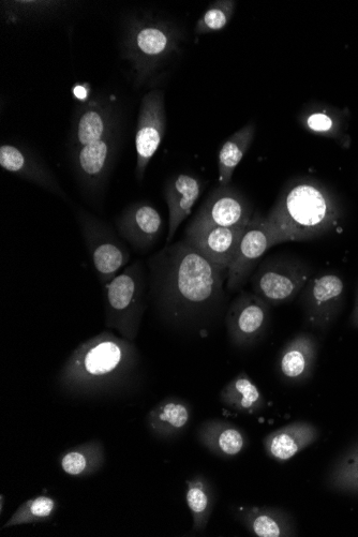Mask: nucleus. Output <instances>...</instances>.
Segmentation results:
<instances>
[{
    "label": "nucleus",
    "instance_id": "obj_1",
    "mask_svg": "<svg viewBox=\"0 0 358 537\" xmlns=\"http://www.w3.org/2000/svg\"><path fill=\"white\" fill-rule=\"evenodd\" d=\"M149 267L157 301L173 319L197 318L220 304L227 274L187 242L168 245Z\"/></svg>",
    "mask_w": 358,
    "mask_h": 537
},
{
    "label": "nucleus",
    "instance_id": "obj_2",
    "mask_svg": "<svg viewBox=\"0 0 358 537\" xmlns=\"http://www.w3.org/2000/svg\"><path fill=\"white\" fill-rule=\"evenodd\" d=\"M138 364L139 353L130 340L103 332L71 353L59 372L58 382L76 394L112 390L126 383Z\"/></svg>",
    "mask_w": 358,
    "mask_h": 537
},
{
    "label": "nucleus",
    "instance_id": "obj_3",
    "mask_svg": "<svg viewBox=\"0 0 358 537\" xmlns=\"http://www.w3.org/2000/svg\"><path fill=\"white\" fill-rule=\"evenodd\" d=\"M265 218L279 244L306 241L334 225V208L317 185L296 181L281 192Z\"/></svg>",
    "mask_w": 358,
    "mask_h": 537
},
{
    "label": "nucleus",
    "instance_id": "obj_4",
    "mask_svg": "<svg viewBox=\"0 0 358 537\" xmlns=\"http://www.w3.org/2000/svg\"><path fill=\"white\" fill-rule=\"evenodd\" d=\"M182 38L176 25L151 14H140L127 20L122 51L132 69L136 85H144L153 79L178 52Z\"/></svg>",
    "mask_w": 358,
    "mask_h": 537
},
{
    "label": "nucleus",
    "instance_id": "obj_5",
    "mask_svg": "<svg viewBox=\"0 0 358 537\" xmlns=\"http://www.w3.org/2000/svg\"><path fill=\"white\" fill-rule=\"evenodd\" d=\"M106 287L107 327L130 341L137 338L144 312L145 271L141 261L134 262Z\"/></svg>",
    "mask_w": 358,
    "mask_h": 537
},
{
    "label": "nucleus",
    "instance_id": "obj_6",
    "mask_svg": "<svg viewBox=\"0 0 358 537\" xmlns=\"http://www.w3.org/2000/svg\"><path fill=\"white\" fill-rule=\"evenodd\" d=\"M77 216L97 276L106 286L127 266L130 253L106 223L84 211Z\"/></svg>",
    "mask_w": 358,
    "mask_h": 537
},
{
    "label": "nucleus",
    "instance_id": "obj_7",
    "mask_svg": "<svg viewBox=\"0 0 358 537\" xmlns=\"http://www.w3.org/2000/svg\"><path fill=\"white\" fill-rule=\"evenodd\" d=\"M309 276L310 271L304 263L275 259L261 264L252 277V289L267 304L282 305L302 291Z\"/></svg>",
    "mask_w": 358,
    "mask_h": 537
},
{
    "label": "nucleus",
    "instance_id": "obj_8",
    "mask_svg": "<svg viewBox=\"0 0 358 537\" xmlns=\"http://www.w3.org/2000/svg\"><path fill=\"white\" fill-rule=\"evenodd\" d=\"M117 131L101 141L71 148L74 172L83 190L91 196H99L107 185L114 166L117 148Z\"/></svg>",
    "mask_w": 358,
    "mask_h": 537
},
{
    "label": "nucleus",
    "instance_id": "obj_9",
    "mask_svg": "<svg viewBox=\"0 0 358 537\" xmlns=\"http://www.w3.org/2000/svg\"><path fill=\"white\" fill-rule=\"evenodd\" d=\"M278 244L277 236L266 218L259 214L252 216L228 270V289H241L264 253Z\"/></svg>",
    "mask_w": 358,
    "mask_h": 537
},
{
    "label": "nucleus",
    "instance_id": "obj_10",
    "mask_svg": "<svg viewBox=\"0 0 358 537\" xmlns=\"http://www.w3.org/2000/svg\"><path fill=\"white\" fill-rule=\"evenodd\" d=\"M166 128L164 95L159 89H155L142 99L136 130V177L140 183L144 179L149 162L162 144Z\"/></svg>",
    "mask_w": 358,
    "mask_h": 537
},
{
    "label": "nucleus",
    "instance_id": "obj_11",
    "mask_svg": "<svg viewBox=\"0 0 358 537\" xmlns=\"http://www.w3.org/2000/svg\"><path fill=\"white\" fill-rule=\"evenodd\" d=\"M251 218L252 207L243 193L231 185H219L207 197L191 225L246 228Z\"/></svg>",
    "mask_w": 358,
    "mask_h": 537
},
{
    "label": "nucleus",
    "instance_id": "obj_12",
    "mask_svg": "<svg viewBox=\"0 0 358 537\" xmlns=\"http://www.w3.org/2000/svg\"><path fill=\"white\" fill-rule=\"evenodd\" d=\"M270 307L257 294L242 293L232 303L227 315L230 340L236 347H249L264 334Z\"/></svg>",
    "mask_w": 358,
    "mask_h": 537
},
{
    "label": "nucleus",
    "instance_id": "obj_13",
    "mask_svg": "<svg viewBox=\"0 0 358 537\" xmlns=\"http://www.w3.org/2000/svg\"><path fill=\"white\" fill-rule=\"evenodd\" d=\"M246 228L189 225L185 242L196 248L208 261L228 274Z\"/></svg>",
    "mask_w": 358,
    "mask_h": 537
},
{
    "label": "nucleus",
    "instance_id": "obj_14",
    "mask_svg": "<svg viewBox=\"0 0 358 537\" xmlns=\"http://www.w3.org/2000/svg\"><path fill=\"white\" fill-rule=\"evenodd\" d=\"M119 233L140 251L151 249L163 231L162 216L151 203H133L116 220Z\"/></svg>",
    "mask_w": 358,
    "mask_h": 537
},
{
    "label": "nucleus",
    "instance_id": "obj_15",
    "mask_svg": "<svg viewBox=\"0 0 358 537\" xmlns=\"http://www.w3.org/2000/svg\"><path fill=\"white\" fill-rule=\"evenodd\" d=\"M118 118L112 103L91 100L74 116L71 130L72 148L81 147L108 138L117 131Z\"/></svg>",
    "mask_w": 358,
    "mask_h": 537
},
{
    "label": "nucleus",
    "instance_id": "obj_16",
    "mask_svg": "<svg viewBox=\"0 0 358 537\" xmlns=\"http://www.w3.org/2000/svg\"><path fill=\"white\" fill-rule=\"evenodd\" d=\"M0 167L54 193L59 198L67 200L65 192L59 186L54 174L46 164L26 148L12 144L0 146Z\"/></svg>",
    "mask_w": 358,
    "mask_h": 537
},
{
    "label": "nucleus",
    "instance_id": "obj_17",
    "mask_svg": "<svg viewBox=\"0 0 358 537\" xmlns=\"http://www.w3.org/2000/svg\"><path fill=\"white\" fill-rule=\"evenodd\" d=\"M204 187L205 184L200 178L190 174H177L167 182L164 187V198L168 204L170 219L168 245L172 242L178 227L191 214Z\"/></svg>",
    "mask_w": 358,
    "mask_h": 537
},
{
    "label": "nucleus",
    "instance_id": "obj_18",
    "mask_svg": "<svg viewBox=\"0 0 358 537\" xmlns=\"http://www.w3.org/2000/svg\"><path fill=\"white\" fill-rule=\"evenodd\" d=\"M345 286L336 275H324L313 279L304 293L308 319L313 324L324 323L331 317L336 303L339 302Z\"/></svg>",
    "mask_w": 358,
    "mask_h": 537
},
{
    "label": "nucleus",
    "instance_id": "obj_19",
    "mask_svg": "<svg viewBox=\"0 0 358 537\" xmlns=\"http://www.w3.org/2000/svg\"><path fill=\"white\" fill-rule=\"evenodd\" d=\"M318 431L309 423H293L264 439L265 451L277 461H287L316 441Z\"/></svg>",
    "mask_w": 358,
    "mask_h": 537
},
{
    "label": "nucleus",
    "instance_id": "obj_20",
    "mask_svg": "<svg viewBox=\"0 0 358 537\" xmlns=\"http://www.w3.org/2000/svg\"><path fill=\"white\" fill-rule=\"evenodd\" d=\"M317 346L308 335H298L283 348L279 357V371L283 378L291 382L306 380L315 366Z\"/></svg>",
    "mask_w": 358,
    "mask_h": 537
},
{
    "label": "nucleus",
    "instance_id": "obj_21",
    "mask_svg": "<svg viewBox=\"0 0 358 537\" xmlns=\"http://www.w3.org/2000/svg\"><path fill=\"white\" fill-rule=\"evenodd\" d=\"M237 517L245 527L259 537L291 536L293 526L285 513L267 507H238Z\"/></svg>",
    "mask_w": 358,
    "mask_h": 537
},
{
    "label": "nucleus",
    "instance_id": "obj_22",
    "mask_svg": "<svg viewBox=\"0 0 358 537\" xmlns=\"http://www.w3.org/2000/svg\"><path fill=\"white\" fill-rule=\"evenodd\" d=\"M201 443L219 457H234L241 454L246 438L241 429L222 421H208L199 430Z\"/></svg>",
    "mask_w": 358,
    "mask_h": 537
},
{
    "label": "nucleus",
    "instance_id": "obj_23",
    "mask_svg": "<svg viewBox=\"0 0 358 537\" xmlns=\"http://www.w3.org/2000/svg\"><path fill=\"white\" fill-rule=\"evenodd\" d=\"M190 421V408L181 399L160 402L147 416L149 428L158 437L170 438L184 431Z\"/></svg>",
    "mask_w": 358,
    "mask_h": 537
},
{
    "label": "nucleus",
    "instance_id": "obj_24",
    "mask_svg": "<svg viewBox=\"0 0 358 537\" xmlns=\"http://www.w3.org/2000/svg\"><path fill=\"white\" fill-rule=\"evenodd\" d=\"M256 125L248 124L236 131L220 148L218 154L219 185L231 184L233 173L255 140Z\"/></svg>",
    "mask_w": 358,
    "mask_h": 537
},
{
    "label": "nucleus",
    "instance_id": "obj_25",
    "mask_svg": "<svg viewBox=\"0 0 358 537\" xmlns=\"http://www.w3.org/2000/svg\"><path fill=\"white\" fill-rule=\"evenodd\" d=\"M220 399L228 409L244 414L255 413L264 406L258 386L245 372L223 387Z\"/></svg>",
    "mask_w": 358,
    "mask_h": 537
},
{
    "label": "nucleus",
    "instance_id": "obj_26",
    "mask_svg": "<svg viewBox=\"0 0 358 537\" xmlns=\"http://www.w3.org/2000/svg\"><path fill=\"white\" fill-rule=\"evenodd\" d=\"M103 462V445L94 440L67 451L61 458V467L69 476L85 477L99 471Z\"/></svg>",
    "mask_w": 358,
    "mask_h": 537
},
{
    "label": "nucleus",
    "instance_id": "obj_27",
    "mask_svg": "<svg viewBox=\"0 0 358 537\" xmlns=\"http://www.w3.org/2000/svg\"><path fill=\"white\" fill-rule=\"evenodd\" d=\"M186 501L193 518V530L204 531L214 509V492L204 477L196 476L187 482Z\"/></svg>",
    "mask_w": 358,
    "mask_h": 537
},
{
    "label": "nucleus",
    "instance_id": "obj_28",
    "mask_svg": "<svg viewBox=\"0 0 358 537\" xmlns=\"http://www.w3.org/2000/svg\"><path fill=\"white\" fill-rule=\"evenodd\" d=\"M57 507V502L48 496L29 499L11 516L3 529L50 520L57 511Z\"/></svg>",
    "mask_w": 358,
    "mask_h": 537
},
{
    "label": "nucleus",
    "instance_id": "obj_29",
    "mask_svg": "<svg viewBox=\"0 0 358 537\" xmlns=\"http://www.w3.org/2000/svg\"><path fill=\"white\" fill-rule=\"evenodd\" d=\"M237 3L234 0H217L203 12L196 25V34L206 35L223 31L231 22Z\"/></svg>",
    "mask_w": 358,
    "mask_h": 537
},
{
    "label": "nucleus",
    "instance_id": "obj_30",
    "mask_svg": "<svg viewBox=\"0 0 358 537\" xmlns=\"http://www.w3.org/2000/svg\"><path fill=\"white\" fill-rule=\"evenodd\" d=\"M9 4L18 8L17 13L20 14V16L25 12V16L27 17L47 16V14L56 12L59 7H62V3L54 2H16Z\"/></svg>",
    "mask_w": 358,
    "mask_h": 537
},
{
    "label": "nucleus",
    "instance_id": "obj_31",
    "mask_svg": "<svg viewBox=\"0 0 358 537\" xmlns=\"http://www.w3.org/2000/svg\"><path fill=\"white\" fill-rule=\"evenodd\" d=\"M333 121L324 113H312L306 116L304 125L315 133H326L333 129Z\"/></svg>",
    "mask_w": 358,
    "mask_h": 537
},
{
    "label": "nucleus",
    "instance_id": "obj_32",
    "mask_svg": "<svg viewBox=\"0 0 358 537\" xmlns=\"http://www.w3.org/2000/svg\"><path fill=\"white\" fill-rule=\"evenodd\" d=\"M338 477L340 484L358 487V455L347 462Z\"/></svg>",
    "mask_w": 358,
    "mask_h": 537
},
{
    "label": "nucleus",
    "instance_id": "obj_33",
    "mask_svg": "<svg viewBox=\"0 0 358 537\" xmlns=\"http://www.w3.org/2000/svg\"><path fill=\"white\" fill-rule=\"evenodd\" d=\"M354 323L358 326V297H357V303L354 311Z\"/></svg>",
    "mask_w": 358,
    "mask_h": 537
}]
</instances>
